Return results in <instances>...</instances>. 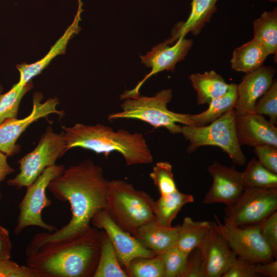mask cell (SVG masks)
<instances>
[{
    "instance_id": "6da1fadb",
    "label": "cell",
    "mask_w": 277,
    "mask_h": 277,
    "mask_svg": "<svg viewBox=\"0 0 277 277\" xmlns=\"http://www.w3.org/2000/svg\"><path fill=\"white\" fill-rule=\"evenodd\" d=\"M108 184L102 168L89 159L65 169L47 189L58 200L69 203L71 218L60 229L34 235L26 250L76 235L88 229L95 214L106 209Z\"/></svg>"
},
{
    "instance_id": "7a4b0ae2",
    "label": "cell",
    "mask_w": 277,
    "mask_h": 277,
    "mask_svg": "<svg viewBox=\"0 0 277 277\" xmlns=\"http://www.w3.org/2000/svg\"><path fill=\"white\" fill-rule=\"evenodd\" d=\"M98 230L90 226L76 235L26 250V265L36 277H93L101 246Z\"/></svg>"
},
{
    "instance_id": "3957f363",
    "label": "cell",
    "mask_w": 277,
    "mask_h": 277,
    "mask_svg": "<svg viewBox=\"0 0 277 277\" xmlns=\"http://www.w3.org/2000/svg\"><path fill=\"white\" fill-rule=\"evenodd\" d=\"M62 128L65 153L72 148L79 147L103 153L105 156L112 152H119L128 166L153 162L152 154L142 133H131L123 129L114 131L102 124L77 123L72 127L63 126Z\"/></svg>"
},
{
    "instance_id": "277c9868",
    "label": "cell",
    "mask_w": 277,
    "mask_h": 277,
    "mask_svg": "<svg viewBox=\"0 0 277 277\" xmlns=\"http://www.w3.org/2000/svg\"><path fill=\"white\" fill-rule=\"evenodd\" d=\"M153 199L121 180L109 181L106 210L113 221L133 236L154 219Z\"/></svg>"
},
{
    "instance_id": "5b68a950",
    "label": "cell",
    "mask_w": 277,
    "mask_h": 277,
    "mask_svg": "<svg viewBox=\"0 0 277 277\" xmlns=\"http://www.w3.org/2000/svg\"><path fill=\"white\" fill-rule=\"evenodd\" d=\"M172 98V91L166 89L157 92L154 96L140 95L125 99L121 104L122 111L110 114L108 120L130 118L142 121L154 128L164 127L173 134H180L182 126L197 125L190 118V114L179 113L169 110L167 105Z\"/></svg>"
},
{
    "instance_id": "8992f818",
    "label": "cell",
    "mask_w": 277,
    "mask_h": 277,
    "mask_svg": "<svg viewBox=\"0 0 277 277\" xmlns=\"http://www.w3.org/2000/svg\"><path fill=\"white\" fill-rule=\"evenodd\" d=\"M236 115L231 109L210 124L202 126L184 125L181 134L189 141L187 151L191 153L204 146H214L226 152L234 164L244 165L246 157L238 141L235 120Z\"/></svg>"
},
{
    "instance_id": "52a82bcc",
    "label": "cell",
    "mask_w": 277,
    "mask_h": 277,
    "mask_svg": "<svg viewBox=\"0 0 277 277\" xmlns=\"http://www.w3.org/2000/svg\"><path fill=\"white\" fill-rule=\"evenodd\" d=\"M65 148L64 131L55 133L48 126L36 147L18 161L20 171L14 178L8 180L7 184L17 189L27 188L46 168L55 164L65 153Z\"/></svg>"
},
{
    "instance_id": "ba28073f",
    "label": "cell",
    "mask_w": 277,
    "mask_h": 277,
    "mask_svg": "<svg viewBox=\"0 0 277 277\" xmlns=\"http://www.w3.org/2000/svg\"><path fill=\"white\" fill-rule=\"evenodd\" d=\"M65 167L56 165L46 168L30 186L19 204V214L14 234L18 235L26 228L37 226L47 232H52L57 229L45 223L42 217L43 210L50 206L51 201L46 194V190L50 182L62 174Z\"/></svg>"
},
{
    "instance_id": "9c48e42d",
    "label": "cell",
    "mask_w": 277,
    "mask_h": 277,
    "mask_svg": "<svg viewBox=\"0 0 277 277\" xmlns=\"http://www.w3.org/2000/svg\"><path fill=\"white\" fill-rule=\"evenodd\" d=\"M276 209L277 188H246L224 209V220L237 226L259 224Z\"/></svg>"
},
{
    "instance_id": "30bf717a",
    "label": "cell",
    "mask_w": 277,
    "mask_h": 277,
    "mask_svg": "<svg viewBox=\"0 0 277 277\" xmlns=\"http://www.w3.org/2000/svg\"><path fill=\"white\" fill-rule=\"evenodd\" d=\"M215 229L225 239L237 256L254 263L272 261L276 258L263 236L259 224L237 226L224 220L223 224L214 215Z\"/></svg>"
},
{
    "instance_id": "8fae6325",
    "label": "cell",
    "mask_w": 277,
    "mask_h": 277,
    "mask_svg": "<svg viewBox=\"0 0 277 277\" xmlns=\"http://www.w3.org/2000/svg\"><path fill=\"white\" fill-rule=\"evenodd\" d=\"M43 98L42 93H34L32 110L27 116L22 119H7L0 124L1 152L7 156L15 155L20 150V146L16 144V141L29 125L52 113L57 114L60 117L64 115L63 111L56 109L60 103L57 97H51L42 103Z\"/></svg>"
},
{
    "instance_id": "7c38bea8",
    "label": "cell",
    "mask_w": 277,
    "mask_h": 277,
    "mask_svg": "<svg viewBox=\"0 0 277 277\" xmlns=\"http://www.w3.org/2000/svg\"><path fill=\"white\" fill-rule=\"evenodd\" d=\"M193 44L192 39L181 37L170 46L172 44L167 39L153 47L145 55H140L142 63L146 67L151 68V70L133 89L126 90L121 94L120 98L124 100L140 95V88L148 78L154 74L163 71L174 72L176 64L185 58Z\"/></svg>"
},
{
    "instance_id": "4fadbf2b",
    "label": "cell",
    "mask_w": 277,
    "mask_h": 277,
    "mask_svg": "<svg viewBox=\"0 0 277 277\" xmlns=\"http://www.w3.org/2000/svg\"><path fill=\"white\" fill-rule=\"evenodd\" d=\"M91 224L93 227L103 230L106 233L126 272L133 259L141 257L151 258L156 255L152 251L145 247L134 236L118 226L106 209L96 213Z\"/></svg>"
},
{
    "instance_id": "5bb4252c",
    "label": "cell",
    "mask_w": 277,
    "mask_h": 277,
    "mask_svg": "<svg viewBox=\"0 0 277 277\" xmlns=\"http://www.w3.org/2000/svg\"><path fill=\"white\" fill-rule=\"evenodd\" d=\"M207 170L212 176V184L203 203H223L229 206L235 202L244 189L241 172L238 171L234 165L229 167L217 161L209 165Z\"/></svg>"
},
{
    "instance_id": "9a60e30c",
    "label": "cell",
    "mask_w": 277,
    "mask_h": 277,
    "mask_svg": "<svg viewBox=\"0 0 277 277\" xmlns=\"http://www.w3.org/2000/svg\"><path fill=\"white\" fill-rule=\"evenodd\" d=\"M198 247L206 277L222 276L237 257L212 222Z\"/></svg>"
},
{
    "instance_id": "2e32d148",
    "label": "cell",
    "mask_w": 277,
    "mask_h": 277,
    "mask_svg": "<svg viewBox=\"0 0 277 277\" xmlns=\"http://www.w3.org/2000/svg\"><path fill=\"white\" fill-rule=\"evenodd\" d=\"M276 72L274 67L263 65L246 73L236 85L238 97L234 108L236 114L254 113L256 102L271 87Z\"/></svg>"
},
{
    "instance_id": "e0dca14e",
    "label": "cell",
    "mask_w": 277,
    "mask_h": 277,
    "mask_svg": "<svg viewBox=\"0 0 277 277\" xmlns=\"http://www.w3.org/2000/svg\"><path fill=\"white\" fill-rule=\"evenodd\" d=\"M235 124L240 146L269 145L277 147V128L263 115L255 113L236 114Z\"/></svg>"
},
{
    "instance_id": "ac0fdd59",
    "label": "cell",
    "mask_w": 277,
    "mask_h": 277,
    "mask_svg": "<svg viewBox=\"0 0 277 277\" xmlns=\"http://www.w3.org/2000/svg\"><path fill=\"white\" fill-rule=\"evenodd\" d=\"M83 3L78 0V8L72 23L68 27L62 36L51 47L48 53L42 58L30 64H21L16 66L19 72V80L17 82L24 86L31 81V80L40 74L56 56L64 54L66 50L69 41L79 33L81 28L80 22L83 12Z\"/></svg>"
},
{
    "instance_id": "d6986e66",
    "label": "cell",
    "mask_w": 277,
    "mask_h": 277,
    "mask_svg": "<svg viewBox=\"0 0 277 277\" xmlns=\"http://www.w3.org/2000/svg\"><path fill=\"white\" fill-rule=\"evenodd\" d=\"M179 226H163L153 219L138 228L133 236L155 255H161L175 246Z\"/></svg>"
},
{
    "instance_id": "ffe728a7",
    "label": "cell",
    "mask_w": 277,
    "mask_h": 277,
    "mask_svg": "<svg viewBox=\"0 0 277 277\" xmlns=\"http://www.w3.org/2000/svg\"><path fill=\"white\" fill-rule=\"evenodd\" d=\"M218 1L192 0L189 17L186 21L175 25L171 37L168 38L170 43H174L180 37H185L189 32L194 35H198L217 11L216 3Z\"/></svg>"
},
{
    "instance_id": "44dd1931",
    "label": "cell",
    "mask_w": 277,
    "mask_h": 277,
    "mask_svg": "<svg viewBox=\"0 0 277 277\" xmlns=\"http://www.w3.org/2000/svg\"><path fill=\"white\" fill-rule=\"evenodd\" d=\"M189 78L196 93L198 105L208 104L213 99L224 94L230 86V84L214 70L193 73Z\"/></svg>"
},
{
    "instance_id": "7402d4cb",
    "label": "cell",
    "mask_w": 277,
    "mask_h": 277,
    "mask_svg": "<svg viewBox=\"0 0 277 277\" xmlns=\"http://www.w3.org/2000/svg\"><path fill=\"white\" fill-rule=\"evenodd\" d=\"M269 55L264 47L252 38L234 50L231 67L235 71L247 73L263 66Z\"/></svg>"
},
{
    "instance_id": "603a6c76",
    "label": "cell",
    "mask_w": 277,
    "mask_h": 277,
    "mask_svg": "<svg viewBox=\"0 0 277 277\" xmlns=\"http://www.w3.org/2000/svg\"><path fill=\"white\" fill-rule=\"evenodd\" d=\"M194 202V197L178 190L164 195L154 201L153 205L154 220L159 224L172 226V223L182 208Z\"/></svg>"
},
{
    "instance_id": "cb8c5ba5",
    "label": "cell",
    "mask_w": 277,
    "mask_h": 277,
    "mask_svg": "<svg viewBox=\"0 0 277 277\" xmlns=\"http://www.w3.org/2000/svg\"><path fill=\"white\" fill-rule=\"evenodd\" d=\"M269 54L277 52V9L265 11L253 22V38Z\"/></svg>"
},
{
    "instance_id": "d4e9b609",
    "label": "cell",
    "mask_w": 277,
    "mask_h": 277,
    "mask_svg": "<svg viewBox=\"0 0 277 277\" xmlns=\"http://www.w3.org/2000/svg\"><path fill=\"white\" fill-rule=\"evenodd\" d=\"M211 222L194 221L191 217H184L179 226L177 240L175 246L187 255L202 242Z\"/></svg>"
},
{
    "instance_id": "484cf974",
    "label": "cell",
    "mask_w": 277,
    "mask_h": 277,
    "mask_svg": "<svg viewBox=\"0 0 277 277\" xmlns=\"http://www.w3.org/2000/svg\"><path fill=\"white\" fill-rule=\"evenodd\" d=\"M237 97L236 84H230L228 90L224 94L212 100L205 111L190 114V118L197 126L208 125L234 108Z\"/></svg>"
},
{
    "instance_id": "4316f807",
    "label": "cell",
    "mask_w": 277,
    "mask_h": 277,
    "mask_svg": "<svg viewBox=\"0 0 277 277\" xmlns=\"http://www.w3.org/2000/svg\"><path fill=\"white\" fill-rule=\"evenodd\" d=\"M97 266L93 277H128L122 268L112 244L103 230Z\"/></svg>"
},
{
    "instance_id": "83f0119b",
    "label": "cell",
    "mask_w": 277,
    "mask_h": 277,
    "mask_svg": "<svg viewBox=\"0 0 277 277\" xmlns=\"http://www.w3.org/2000/svg\"><path fill=\"white\" fill-rule=\"evenodd\" d=\"M241 173L244 188H277V173L267 169L255 158L248 163L245 169Z\"/></svg>"
},
{
    "instance_id": "f1b7e54d",
    "label": "cell",
    "mask_w": 277,
    "mask_h": 277,
    "mask_svg": "<svg viewBox=\"0 0 277 277\" xmlns=\"http://www.w3.org/2000/svg\"><path fill=\"white\" fill-rule=\"evenodd\" d=\"M32 87L31 81L24 86L17 83L8 92L0 94V124L7 119L17 117L21 101Z\"/></svg>"
},
{
    "instance_id": "f546056e",
    "label": "cell",
    "mask_w": 277,
    "mask_h": 277,
    "mask_svg": "<svg viewBox=\"0 0 277 277\" xmlns=\"http://www.w3.org/2000/svg\"><path fill=\"white\" fill-rule=\"evenodd\" d=\"M126 272L131 277H163V265L161 255L133 259Z\"/></svg>"
},
{
    "instance_id": "4dcf8cb0",
    "label": "cell",
    "mask_w": 277,
    "mask_h": 277,
    "mask_svg": "<svg viewBox=\"0 0 277 277\" xmlns=\"http://www.w3.org/2000/svg\"><path fill=\"white\" fill-rule=\"evenodd\" d=\"M150 177L157 187L161 195L168 194L177 190L172 173V167L169 162L157 163L150 173Z\"/></svg>"
},
{
    "instance_id": "1f68e13d",
    "label": "cell",
    "mask_w": 277,
    "mask_h": 277,
    "mask_svg": "<svg viewBox=\"0 0 277 277\" xmlns=\"http://www.w3.org/2000/svg\"><path fill=\"white\" fill-rule=\"evenodd\" d=\"M161 256L163 265V277H181L188 255L174 246Z\"/></svg>"
},
{
    "instance_id": "d6a6232c",
    "label": "cell",
    "mask_w": 277,
    "mask_h": 277,
    "mask_svg": "<svg viewBox=\"0 0 277 277\" xmlns=\"http://www.w3.org/2000/svg\"><path fill=\"white\" fill-rule=\"evenodd\" d=\"M254 112L269 117V121L277 123V81L274 79L269 89L258 100Z\"/></svg>"
},
{
    "instance_id": "836d02e7",
    "label": "cell",
    "mask_w": 277,
    "mask_h": 277,
    "mask_svg": "<svg viewBox=\"0 0 277 277\" xmlns=\"http://www.w3.org/2000/svg\"><path fill=\"white\" fill-rule=\"evenodd\" d=\"M255 263L237 256L222 277H258Z\"/></svg>"
},
{
    "instance_id": "e575fe53",
    "label": "cell",
    "mask_w": 277,
    "mask_h": 277,
    "mask_svg": "<svg viewBox=\"0 0 277 277\" xmlns=\"http://www.w3.org/2000/svg\"><path fill=\"white\" fill-rule=\"evenodd\" d=\"M181 277H206L202 256L199 247L194 249L188 255Z\"/></svg>"
},
{
    "instance_id": "d590c367",
    "label": "cell",
    "mask_w": 277,
    "mask_h": 277,
    "mask_svg": "<svg viewBox=\"0 0 277 277\" xmlns=\"http://www.w3.org/2000/svg\"><path fill=\"white\" fill-rule=\"evenodd\" d=\"M261 233L277 254V211H275L259 224Z\"/></svg>"
},
{
    "instance_id": "8d00e7d4",
    "label": "cell",
    "mask_w": 277,
    "mask_h": 277,
    "mask_svg": "<svg viewBox=\"0 0 277 277\" xmlns=\"http://www.w3.org/2000/svg\"><path fill=\"white\" fill-rule=\"evenodd\" d=\"M254 152L265 168L277 173V147L269 145L258 146L254 147Z\"/></svg>"
},
{
    "instance_id": "74e56055",
    "label": "cell",
    "mask_w": 277,
    "mask_h": 277,
    "mask_svg": "<svg viewBox=\"0 0 277 277\" xmlns=\"http://www.w3.org/2000/svg\"><path fill=\"white\" fill-rule=\"evenodd\" d=\"M0 277H36L26 265H19L10 259L0 261Z\"/></svg>"
},
{
    "instance_id": "f35d334b",
    "label": "cell",
    "mask_w": 277,
    "mask_h": 277,
    "mask_svg": "<svg viewBox=\"0 0 277 277\" xmlns=\"http://www.w3.org/2000/svg\"><path fill=\"white\" fill-rule=\"evenodd\" d=\"M12 247L8 231L0 225V261L11 259Z\"/></svg>"
},
{
    "instance_id": "ab89813d",
    "label": "cell",
    "mask_w": 277,
    "mask_h": 277,
    "mask_svg": "<svg viewBox=\"0 0 277 277\" xmlns=\"http://www.w3.org/2000/svg\"><path fill=\"white\" fill-rule=\"evenodd\" d=\"M255 270L259 275L276 277L277 276V260L257 263L254 264Z\"/></svg>"
},
{
    "instance_id": "60d3db41",
    "label": "cell",
    "mask_w": 277,
    "mask_h": 277,
    "mask_svg": "<svg viewBox=\"0 0 277 277\" xmlns=\"http://www.w3.org/2000/svg\"><path fill=\"white\" fill-rule=\"evenodd\" d=\"M7 157L6 154L0 151V183L4 181L8 175L15 171V170L8 164ZM1 197L0 191V200Z\"/></svg>"
},
{
    "instance_id": "b9f144b4",
    "label": "cell",
    "mask_w": 277,
    "mask_h": 277,
    "mask_svg": "<svg viewBox=\"0 0 277 277\" xmlns=\"http://www.w3.org/2000/svg\"><path fill=\"white\" fill-rule=\"evenodd\" d=\"M3 86L0 83V94L2 93V91H3Z\"/></svg>"
},
{
    "instance_id": "7bdbcfd3",
    "label": "cell",
    "mask_w": 277,
    "mask_h": 277,
    "mask_svg": "<svg viewBox=\"0 0 277 277\" xmlns=\"http://www.w3.org/2000/svg\"><path fill=\"white\" fill-rule=\"evenodd\" d=\"M270 2L276 3L277 0H269Z\"/></svg>"
}]
</instances>
